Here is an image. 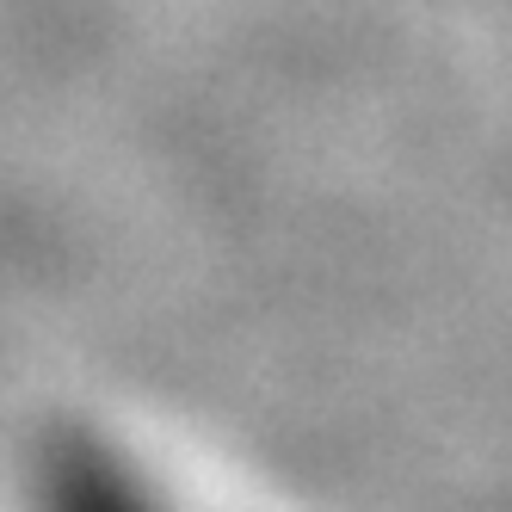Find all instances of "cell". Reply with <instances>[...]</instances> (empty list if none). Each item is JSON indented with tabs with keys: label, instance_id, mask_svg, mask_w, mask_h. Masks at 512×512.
Returning <instances> with one entry per match:
<instances>
[{
	"label": "cell",
	"instance_id": "6da1fadb",
	"mask_svg": "<svg viewBox=\"0 0 512 512\" xmlns=\"http://www.w3.org/2000/svg\"><path fill=\"white\" fill-rule=\"evenodd\" d=\"M38 512H179L118 445L93 432H56L31 469Z\"/></svg>",
	"mask_w": 512,
	"mask_h": 512
}]
</instances>
